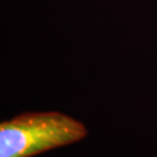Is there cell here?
<instances>
[{"label": "cell", "mask_w": 157, "mask_h": 157, "mask_svg": "<svg viewBox=\"0 0 157 157\" xmlns=\"http://www.w3.org/2000/svg\"><path fill=\"white\" fill-rule=\"evenodd\" d=\"M86 136L84 124L67 114L23 113L0 124V157H32Z\"/></svg>", "instance_id": "1"}]
</instances>
